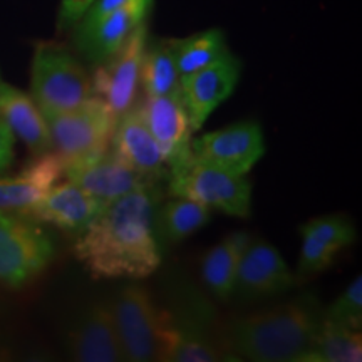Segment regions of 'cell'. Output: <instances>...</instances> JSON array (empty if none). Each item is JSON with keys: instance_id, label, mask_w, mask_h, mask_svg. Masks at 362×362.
<instances>
[{"instance_id": "cell-1", "label": "cell", "mask_w": 362, "mask_h": 362, "mask_svg": "<svg viewBox=\"0 0 362 362\" xmlns=\"http://www.w3.org/2000/svg\"><path fill=\"white\" fill-rule=\"evenodd\" d=\"M160 194L155 183L107 202L79 233L74 255L90 277L144 279L160 269L163 250L153 228Z\"/></svg>"}, {"instance_id": "cell-2", "label": "cell", "mask_w": 362, "mask_h": 362, "mask_svg": "<svg viewBox=\"0 0 362 362\" xmlns=\"http://www.w3.org/2000/svg\"><path fill=\"white\" fill-rule=\"evenodd\" d=\"M324 320L319 300L310 293L284 304L235 317L223 337L235 361L298 362Z\"/></svg>"}, {"instance_id": "cell-3", "label": "cell", "mask_w": 362, "mask_h": 362, "mask_svg": "<svg viewBox=\"0 0 362 362\" xmlns=\"http://www.w3.org/2000/svg\"><path fill=\"white\" fill-rule=\"evenodd\" d=\"M161 362L235 361L215 324V310L198 292L181 293L171 307H161Z\"/></svg>"}, {"instance_id": "cell-4", "label": "cell", "mask_w": 362, "mask_h": 362, "mask_svg": "<svg viewBox=\"0 0 362 362\" xmlns=\"http://www.w3.org/2000/svg\"><path fill=\"white\" fill-rule=\"evenodd\" d=\"M30 93L39 110H72L93 96L90 76L69 47L44 40L34 49Z\"/></svg>"}, {"instance_id": "cell-5", "label": "cell", "mask_w": 362, "mask_h": 362, "mask_svg": "<svg viewBox=\"0 0 362 362\" xmlns=\"http://www.w3.org/2000/svg\"><path fill=\"white\" fill-rule=\"evenodd\" d=\"M40 112L51 134L52 151L64 163L98 156L110 149L117 116L99 98L90 96L72 110Z\"/></svg>"}, {"instance_id": "cell-6", "label": "cell", "mask_w": 362, "mask_h": 362, "mask_svg": "<svg viewBox=\"0 0 362 362\" xmlns=\"http://www.w3.org/2000/svg\"><path fill=\"white\" fill-rule=\"evenodd\" d=\"M166 181L168 192L175 198H188L237 218H247L252 214L250 181L194 156L170 170Z\"/></svg>"}, {"instance_id": "cell-7", "label": "cell", "mask_w": 362, "mask_h": 362, "mask_svg": "<svg viewBox=\"0 0 362 362\" xmlns=\"http://www.w3.org/2000/svg\"><path fill=\"white\" fill-rule=\"evenodd\" d=\"M54 242L37 220L25 214L0 210V284L22 288L47 269Z\"/></svg>"}, {"instance_id": "cell-8", "label": "cell", "mask_w": 362, "mask_h": 362, "mask_svg": "<svg viewBox=\"0 0 362 362\" xmlns=\"http://www.w3.org/2000/svg\"><path fill=\"white\" fill-rule=\"evenodd\" d=\"M111 307L124 361H158L161 346V307L141 285L129 284L116 293Z\"/></svg>"}, {"instance_id": "cell-9", "label": "cell", "mask_w": 362, "mask_h": 362, "mask_svg": "<svg viewBox=\"0 0 362 362\" xmlns=\"http://www.w3.org/2000/svg\"><path fill=\"white\" fill-rule=\"evenodd\" d=\"M146 44L148 21L136 27L112 56L94 66V72L90 76L93 96L106 103L117 117L138 103Z\"/></svg>"}, {"instance_id": "cell-10", "label": "cell", "mask_w": 362, "mask_h": 362, "mask_svg": "<svg viewBox=\"0 0 362 362\" xmlns=\"http://www.w3.org/2000/svg\"><path fill=\"white\" fill-rule=\"evenodd\" d=\"M192 153L197 160L245 176L265 155L264 131L255 119L238 121L192 139Z\"/></svg>"}, {"instance_id": "cell-11", "label": "cell", "mask_w": 362, "mask_h": 362, "mask_svg": "<svg viewBox=\"0 0 362 362\" xmlns=\"http://www.w3.org/2000/svg\"><path fill=\"white\" fill-rule=\"evenodd\" d=\"M297 284L279 248L264 238H252L240 259L232 296L242 300L277 297Z\"/></svg>"}, {"instance_id": "cell-12", "label": "cell", "mask_w": 362, "mask_h": 362, "mask_svg": "<svg viewBox=\"0 0 362 362\" xmlns=\"http://www.w3.org/2000/svg\"><path fill=\"white\" fill-rule=\"evenodd\" d=\"M155 0H131L101 19L74 25V45L90 66L101 64L123 45L139 24L148 21Z\"/></svg>"}, {"instance_id": "cell-13", "label": "cell", "mask_w": 362, "mask_h": 362, "mask_svg": "<svg viewBox=\"0 0 362 362\" xmlns=\"http://www.w3.org/2000/svg\"><path fill=\"white\" fill-rule=\"evenodd\" d=\"M136 106L170 170L183 165L193 156V131L180 89L165 96H146L143 103H136Z\"/></svg>"}, {"instance_id": "cell-14", "label": "cell", "mask_w": 362, "mask_h": 362, "mask_svg": "<svg viewBox=\"0 0 362 362\" xmlns=\"http://www.w3.org/2000/svg\"><path fill=\"white\" fill-rule=\"evenodd\" d=\"M242 64L233 54L215 64L180 78L181 101L187 110L192 131H200L205 121L237 88Z\"/></svg>"}, {"instance_id": "cell-15", "label": "cell", "mask_w": 362, "mask_h": 362, "mask_svg": "<svg viewBox=\"0 0 362 362\" xmlns=\"http://www.w3.org/2000/svg\"><path fill=\"white\" fill-rule=\"evenodd\" d=\"M64 176L67 181L103 202H112L134 189L158 183L131 168L111 149L98 156L64 163Z\"/></svg>"}, {"instance_id": "cell-16", "label": "cell", "mask_w": 362, "mask_h": 362, "mask_svg": "<svg viewBox=\"0 0 362 362\" xmlns=\"http://www.w3.org/2000/svg\"><path fill=\"white\" fill-rule=\"evenodd\" d=\"M67 352L79 362L124 361L115 317L107 302L89 305L67 334Z\"/></svg>"}, {"instance_id": "cell-17", "label": "cell", "mask_w": 362, "mask_h": 362, "mask_svg": "<svg viewBox=\"0 0 362 362\" xmlns=\"http://www.w3.org/2000/svg\"><path fill=\"white\" fill-rule=\"evenodd\" d=\"M110 149L128 163L131 168L149 180L161 181L168 178L170 168L165 156L153 134L149 133L136 104L117 117Z\"/></svg>"}, {"instance_id": "cell-18", "label": "cell", "mask_w": 362, "mask_h": 362, "mask_svg": "<svg viewBox=\"0 0 362 362\" xmlns=\"http://www.w3.org/2000/svg\"><path fill=\"white\" fill-rule=\"evenodd\" d=\"M61 176H64V160L56 151L35 156L21 173L0 178V210L29 214Z\"/></svg>"}, {"instance_id": "cell-19", "label": "cell", "mask_w": 362, "mask_h": 362, "mask_svg": "<svg viewBox=\"0 0 362 362\" xmlns=\"http://www.w3.org/2000/svg\"><path fill=\"white\" fill-rule=\"evenodd\" d=\"M107 202L90 197L71 181L54 185L39 203L30 208L29 216L54 225L69 233H81L96 218Z\"/></svg>"}, {"instance_id": "cell-20", "label": "cell", "mask_w": 362, "mask_h": 362, "mask_svg": "<svg viewBox=\"0 0 362 362\" xmlns=\"http://www.w3.org/2000/svg\"><path fill=\"white\" fill-rule=\"evenodd\" d=\"M0 117L34 156L52 151L51 134L33 96L0 81Z\"/></svg>"}, {"instance_id": "cell-21", "label": "cell", "mask_w": 362, "mask_h": 362, "mask_svg": "<svg viewBox=\"0 0 362 362\" xmlns=\"http://www.w3.org/2000/svg\"><path fill=\"white\" fill-rule=\"evenodd\" d=\"M250 240V233L233 232L203 257L202 279L208 291L220 300H228L232 297L240 259Z\"/></svg>"}, {"instance_id": "cell-22", "label": "cell", "mask_w": 362, "mask_h": 362, "mask_svg": "<svg viewBox=\"0 0 362 362\" xmlns=\"http://www.w3.org/2000/svg\"><path fill=\"white\" fill-rule=\"evenodd\" d=\"M210 221V208L188 198H175L156 206L153 228L161 250L183 242Z\"/></svg>"}, {"instance_id": "cell-23", "label": "cell", "mask_w": 362, "mask_h": 362, "mask_svg": "<svg viewBox=\"0 0 362 362\" xmlns=\"http://www.w3.org/2000/svg\"><path fill=\"white\" fill-rule=\"evenodd\" d=\"M362 337L361 330L336 324L325 319L317 330L309 349L298 362H361Z\"/></svg>"}, {"instance_id": "cell-24", "label": "cell", "mask_w": 362, "mask_h": 362, "mask_svg": "<svg viewBox=\"0 0 362 362\" xmlns=\"http://www.w3.org/2000/svg\"><path fill=\"white\" fill-rule=\"evenodd\" d=\"M168 44L180 76L200 71L232 54L220 29H208L185 39H168Z\"/></svg>"}, {"instance_id": "cell-25", "label": "cell", "mask_w": 362, "mask_h": 362, "mask_svg": "<svg viewBox=\"0 0 362 362\" xmlns=\"http://www.w3.org/2000/svg\"><path fill=\"white\" fill-rule=\"evenodd\" d=\"M180 78L168 39H148L141 64V88L144 94L165 96L175 93L180 89Z\"/></svg>"}, {"instance_id": "cell-26", "label": "cell", "mask_w": 362, "mask_h": 362, "mask_svg": "<svg viewBox=\"0 0 362 362\" xmlns=\"http://www.w3.org/2000/svg\"><path fill=\"white\" fill-rule=\"evenodd\" d=\"M300 233H309L312 237L322 240L330 247L342 248L351 247L356 242V228L346 215H324L312 218L300 226Z\"/></svg>"}, {"instance_id": "cell-27", "label": "cell", "mask_w": 362, "mask_h": 362, "mask_svg": "<svg viewBox=\"0 0 362 362\" xmlns=\"http://www.w3.org/2000/svg\"><path fill=\"white\" fill-rule=\"evenodd\" d=\"M325 319L332 322L346 325L354 330L362 327V277H356L352 282L344 288L332 305L325 312Z\"/></svg>"}, {"instance_id": "cell-28", "label": "cell", "mask_w": 362, "mask_h": 362, "mask_svg": "<svg viewBox=\"0 0 362 362\" xmlns=\"http://www.w3.org/2000/svg\"><path fill=\"white\" fill-rule=\"evenodd\" d=\"M337 248L330 247L322 240L312 237L309 233H302V248L298 255L297 277H310L320 272L327 270L336 260Z\"/></svg>"}, {"instance_id": "cell-29", "label": "cell", "mask_w": 362, "mask_h": 362, "mask_svg": "<svg viewBox=\"0 0 362 362\" xmlns=\"http://www.w3.org/2000/svg\"><path fill=\"white\" fill-rule=\"evenodd\" d=\"M94 0H61L59 8V29H71L83 19L86 11L90 7Z\"/></svg>"}, {"instance_id": "cell-30", "label": "cell", "mask_w": 362, "mask_h": 362, "mask_svg": "<svg viewBox=\"0 0 362 362\" xmlns=\"http://www.w3.org/2000/svg\"><path fill=\"white\" fill-rule=\"evenodd\" d=\"M16 156V136L0 117V175L12 166Z\"/></svg>"}]
</instances>
